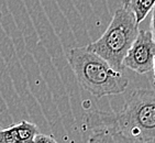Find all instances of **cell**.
Masks as SVG:
<instances>
[{"label":"cell","mask_w":155,"mask_h":143,"mask_svg":"<svg viewBox=\"0 0 155 143\" xmlns=\"http://www.w3.org/2000/svg\"><path fill=\"white\" fill-rule=\"evenodd\" d=\"M86 127L89 142H155V89L134 90L118 112L91 111Z\"/></svg>","instance_id":"6da1fadb"},{"label":"cell","mask_w":155,"mask_h":143,"mask_svg":"<svg viewBox=\"0 0 155 143\" xmlns=\"http://www.w3.org/2000/svg\"><path fill=\"white\" fill-rule=\"evenodd\" d=\"M67 61L78 84L97 98L119 95L128 88L129 79L122 72L112 68L87 46L71 48Z\"/></svg>","instance_id":"7a4b0ae2"},{"label":"cell","mask_w":155,"mask_h":143,"mask_svg":"<svg viewBox=\"0 0 155 143\" xmlns=\"http://www.w3.org/2000/svg\"><path fill=\"white\" fill-rule=\"evenodd\" d=\"M137 32L139 23L133 11L128 6H122L116 10L104 34L87 48L107 61L112 68L122 72L124 68L123 57L137 38Z\"/></svg>","instance_id":"3957f363"},{"label":"cell","mask_w":155,"mask_h":143,"mask_svg":"<svg viewBox=\"0 0 155 143\" xmlns=\"http://www.w3.org/2000/svg\"><path fill=\"white\" fill-rule=\"evenodd\" d=\"M155 60V41L151 31L139 29L137 35L123 57V67L137 74H146L152 71Z\"/></svg>","instance_id":"277c9868"},{"label":"cell","mask_w":155,"mask_h":143,"mask_svg":"<svg viewBox=\"0 0 155 143\" xmlns=\"http://www.w3.org/2000/svg\"><path fill=\"white\" fill-rule=\"evenodd\" d=\"M40 133L38 125L22 120L8 128L0 127V143H30Z\"/></svg>","instance_id":"5b68a950"},{"label":"cell","mask_w":155,"mask_h":143,"mask_svg":"<svg viewBox=\"0 0 155 143\" xmlns=\"http://www.w3.org/2000/svg\"><path fill=\"white\" fill-rule=\"evenodd\" d=\"M154 3L155 0H130L128 7L133 11L137 22L140 24L150 13Z\"/></svg>","instance_id":"8992f818"},{"label":"cell","mask_w":155,"mask_h":143,"mask_svg":"<svg viewBox=\"0 0 155 143\" xmlns=\"http://www.w3.org/2000/svg\"><path fill=\"white\" fill-rule=\"evenodd\" d=\"M33 142L35 143H52V142H56L55 138L53 135H50V134H43V133H38L36 137L34 138V141Z\"/></svg>","instance_id":"52a82bcc"},{"label":"cell","mask_w":155,"mask_h":143,"mask_svg":"<svg viewBox=\"0 0 155 143\" xmlns=\"http://www.w3.org/2000/svg\"><path fill=\"white\" fill-rule=\"evenodd\" d=\"M152 18H151V34H152V38L155 41V3L154 6L152 7Z\"/></svg>","instance_id":"ba28073f"},{"label":"cell","mask_w":155,"mask_h":143,"mask_svg":"<svg viewBox=\"0 0 155 143\" xmlns=\"http://www.w3.org/2000/svg\"><path fill=\"white\" fill-rule=\"evenodd\" d=\"M152 71L154 72V84H155V60H154V64H153V68Z\"/></svg>","instance_id":"9c48e42d"},{"label":"cell","mask_w":155,"mask_h":143,"mask_svg":"<svg viewBox=\"0 0 155 143\" xmlns=\"http://www.w3.org/2000/svg\"><path fill=\"white\" fill-rule=\"evenodd\" d=\"M129 1H130V0H123L122 2H123V6H128L129 5Z\"/></svg>","instance_id":"30bf717a"},{"label":"cell","mask_w":155,"mask_h":143,"mask_svg":"<svg viewBox=\"0 0 155 143\" xmlns=\"http://www.w3.org/2000/svg\"><path fill=\"white\" fill-rule=\"evenodd\" d=\"M0 27H1V13H0Z\"/></svg>","instance_id":"8fae6325"}]
</instances>
